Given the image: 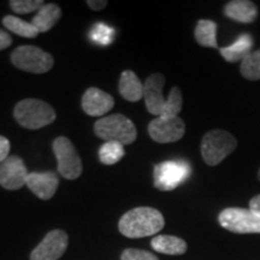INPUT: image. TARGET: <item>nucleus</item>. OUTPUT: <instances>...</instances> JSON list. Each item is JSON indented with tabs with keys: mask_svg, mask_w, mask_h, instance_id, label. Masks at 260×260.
Wrapping results in <instances>:
<instances>
[{
	"mask_svg": "<svg viewBox=\"0 0 260 260\" xmlns=\"http://www.w3.org/2000/svg\"><path fill=\"white\" fill-rule=\"evenodd\" d=\"M165 225L162 214L153 207H136L119 219V233L129 239L153 236Z\"/></svg>",
	"mask_w": 260,
	"mask_h": 260,
	"instance_id": "1",
	"label": "nucleus"
},
{
	"mask_svg": "<svg viewBox=\"0 0 260 260\" xmlns=\"http://www.w3.org/2000/svg\"><path fill=\"white\" fill-rule=\"evenodd\" d=\"M61 16V10L56 4H47L44 5L37 12V15L32 17L31 23L35 25L39 32L48 31L51 28H53L59 21Z\"/></svg>",
	"mask_w": 260,
	"mask_h": 260,
	"instance_id": "19",
	"label": "nucleus"
},
{
	"mask_svg": "<svg viewBox=\"0 0 260 260\" xmlns=\"http://www.w3.org/2000/svg\"><path fill=\"white\" fill-rule=\"evenodd\" d=\"M186 125L180 117H157L148 124V134L158 144H170L183 138Z\"/></svg>",
	"mask_w": 260,
	"mask_h": 260,
	"instance_id": "9",
	"label": "nucleus"
},
{
	"mask_svg": "<svg viewBox=\"0 0 260 260\" xmlns=\"http://www.w3.org/2000/svg\"><path fill=\"white\" fill-rule=\"evenodd\" d=\"M240 74L249 81L260 80V50L249 53L240 65Z\"/></svg>",
	"mask_w": 260,
	"mask_h": 260,
	"instance_id": "22",
	"label": "nucleus"
},
{
	"mask_svg": "<svg viewBox=\"0 0 260 260\" xmlns=\"http://www.w3.org/2000/svg\"><path fill=\"white\" fill-rule=\"evenodd\" d=\"M10 141L4 136H0V164L9 157Z\"/></svg>",
	"mask_w": 260,
	"mask_h": 260,
	"instance_id": "28",
	"label": "nucleus"
},
{
	"mask_svg": "<svg viewBox=\"0 0 260 260\" xmlns=\"http://www.w3.org/2000/svg\"><path fill=\"white\" fill-rule=\"evenodd\" d=\"M53 153L58 161V172L67 180H76L82 174V161L73 142L65 136L53 141Z\"/></svg>",
	"mask_w": 260,
	"mask_h": 260,
	"instance_id": "8",
	"label": "nucleus"
},
{
	"mask_svg": "<svg viewBox=\"0 0 260 260\" xmlns=\"http://www.w3.org/2000/svg\"><path fill=\"white\" fill-rule=\"evenodd\" d=\"M124 157V148L119 142L109 141L102 145L99 149V159L103 164L113 165Z\"/></svg>",
	"mask_w": 260,
	"mask_h": 260,
	"instance_id": "23",
	"label": "nucleus"
},
{
	"mask_svg": "<svg viewBox=\"0 0 260 260\" xmlns=\"http://www.w3.org/2000/svg\"><path fill=\"white\" fill-rule=\"evenodd\" d=\"M94 133L98 138L105 140V142L115 141L123 146L133 144L138 136L134 123L121 113L103 117L96 121L94 124Z\"/></svg>",
	"mask_w": 260,
	"mask_h": 260,
	"instance_id": "3",
	"label": "nucleus"
},
{
	"mask_svg": "<svg viewBox=\"0 0 260 260\" xmlns=\"http://www.w3.org/2000/svg\"><path fill=\"white\" fill-rule=\"evenodd\" d=\"M152 248L155 252L168 255H182L187 252V242L181 237L172 235L154 236L151 241Z\"/></svg>",
	"mask_w": 260,
	"mask_h": 260,
	"instance_id": "18",
	"label": "nucleus"
},
{
	"mask_svg": "<svg viewBox=\"0 0 260 260\" xmlns=\"http://www.w3.org/2000/svg\"><path fill=\"white\" fill-rule=\"evenodd\" d=\"M236 147L235 136L225 130L214 129L205 134L201 140V155L207 165L214 167L232 154Z\"/></svg>",
	"mask_w": 260,
	"mask_h": 260,
	"instance_id": "4",
	"label": "nucleus"
},
{
	"mask_svg": "<svg viewBox=\"0 0 260 260\" xmlns=\"http://www.w3.org/2000/svg\"><path fill=\"white\" fill-rule=\"evenodd\" d=\"M87 4H88V6L92 10H94V11H99V10H103L106 8L107 5V2H105V0H88L87 2Z\"/></svg>",
	"mask_w": 260,
	"mask_h": 260,
	"instance_id": "30",
	"label": "nucleus"
},
{
	"mask_svg": "<svg viewBox=\"0 0 260 260\" xmlns=\"http://www.w3.org/2000/svg\"><path fill=\"white\" fill-rule=\"evenodd\" d=\"M113 106H115L113 98L95 87L87 89L82 96V109L88 116H104L111 111Z\"/></svg>",
	"mask_w": 260,
	"mask_h": 260,
	"instance_id": "14",
	"label": "nucleus"
},
{
	"mask_svg": "<svg viewBox=\"0 0 260 260\" xmlns=\"http://www.w3.org/2000/svg\"><path fill=\"white\" fill-rule=\"evenodd\" d=\"M165 77L161 74H153L144 83V98L146 107L151 115L161 117L164 115L167 100L162 95Z\"/></svg>",
	"mask_w": 260,
	"mask_h": 260,
	"instance_id": "12",
	"label": "nucleus"
},
{
	"mask_svg": "<svg viewBox=\"0 0 260 260\" xmlns=\"http://www.w3.org/2000/svg\"><path fill=\"white\" fill-rule=\"evenodd\" d=\"M182 105H183L182 92L178 87H174L168 96L167 106H165V111L162 117H177L182 110Z\"/></svg>",
	"mask_w": 260,
	"mask_h": 260,
	"instance_id": "25",
	"label": "nucleus"
},
{
	"mask_svg": "<svg viewBox=\"0 0 260 260\" xmlns=\"http://www.w3.org/2000/svg\"><path fill=\"white\" fill-rule=\"evenodd\" d=\"M224 14L226 17L240 23L249 24L255 21L258 16V9L255 4L249 0H233L224 8Z\"/></svg>",
	"mask_w": 260,
	"mask_h": 260,
	"instance_id": "15",
	"label": "nucleus"
},
{
	"mask_svg": "<svg viewBox=\"0 0 260 260\" xmlns=\"http://www.w3.org/2000/svg\"><path fill=\"white\" fill-rule=\"evenodd\" d=\"M16 121L25 129L37 130L44 128L56 119L53 107L39 99H24L15 107Z\"/></svg>",
	"mask_w": 260,
	"mask_h": 260,
	"instance_id": "2",
	"label": "nucleus"
},
{
	"mask_svg": "<svg viewBox=\"0 0 260 260\" xmlns=\"http://www.w3.org/2000/svg\"><path fill=\"white\" fill-rule=\"evenodd\" d=\"M195 40L203 47L218 48L217 44V24L210 19H201L195 27Z\"/></svg>",
	"mask_w": 260,
	"mask_h": 260,
	"instance_id": "20",
	"label": "nucleus"
},
{
	"mask_svg": "<svg viewBox=\"0 0 260 260\" xmlns=\"http://www.w3.org/2000/svg\"><path fill=\"white\" fill-rule=\"evenodd\" d=\"M11 61L19 70L31 74H45L53 68L50 53L37 46H19L11 53Z\"/></svg>",
	"mask_w": 260,
	"mask_h": 260,
	"instance_id": "5",
	"label": "nucleus"
},
{
	"mask_svg": "<svg viewBox=\"0 0 260 260\" xmlns=\"http://www.w3.org/2000/svg\"><path fill=\"white\" fill-rule=\"evenodd\" d=\"M3 24L10 31L15 32V34L19 35V37L34 39L40 34L34 24L28 23V22L16 17V16H6V17L3 18Z\"/></svg>",
	"mask_w": 260,
	"mask_h": 260,
	"instance_id": "21",
	"label": "nucleus"
},
{
	"mask_svg": "<svg viewBox=\"0 0 260 260\" xmlns=\"http://www.w3.org/2000/svg\"><path fill=\"white\" fill-rule=\"evenodd\" d=\"M121 260H159L153 253L144 251V249L126 248L123 251L121 255Z\"/></svg>",
	"mask_w": 260,
	"mask_h": 260,
	"instance_id": "27",
	"label": "nucleus"
},
{
	"mask_svg": "<svg viewBox=\"0 0 260 260\" xmlns=\"http://www.w3.org/2000/svg\"><path fill=\"white\" fill-rule=\"evenodd\" d=\"M190 165L184 160H167L154 167V187L159 190H174L190 176Z\"/></svg>",
	"mask_w": 260,
	"mask_h": 260,
	"instance_id": "7",
	"label": "nucleus"
},
{
	"mask_svg": "<svg viewBox=\"0 0 260 260\" xmlns=\"http://www.w3.org/2000/svg\"><path fill=\"white\" fill-rule=\"evenodd\" d=\"M68 234L64 230H52L32 249L30 260H58L67 251Z\"/></svg>",
	"mask_w": 260,
	"mask_h": 260,
	"instance_id": "10",
	"label": "nucleus"
},
{
	"mask_svg": "<svg viewBox=\"0 0 260 260\" xmlns=\"http://www.w3.org/2000/svg\"><path fill=\"white\" fill-rule=\"evenodd\" d=\"M118 88L121 95L128 102L136 103L144 98V83L132 70H125L122 73Z\"/></svg>",
	"mask_w": 260,
	"mask_h": 260,
	"instance_id": "17",
	"label": "nucleus"
},
{
	"mask_svg": "<svg viewBox=\"0 0 260 260\" xmlns=\"http://www.w3.org/2000/svg\"><path fill=\"white\" fill-rule=\"evenodd\" d=\"M90 39L98 45L107 46L115 39V29L105 23H98L90 30Z\"/></svg>",
	"mask_w": 260,
	"mask_h": 260,
	"instance_id": "24",
	"label": "nucleus"
},
{
	"mask_svg": "<svg viewBox=\"0 0 260 260\" xmlns=\"http://www.w3.org/2000/svg\"><path fill=\"white\" fill-rule=\"evenodd\" d=\"M258 178H259V181H260V169H259V171H258Z\"/></svg>",
	"mask_w": 260,
	"mask_h": 260,
	"instance_id": "32",
	"label": "nucleus"
},
{
	"mask_svg": "<svg viewBox=\"0 0 260 260\" xmlns=\"http://www.w3.org/2000/svg\"><path fill=\"white\" fill-rule=\"evenodd\" d=\"M28 175L23 160L11 155L0 164V186L8 190H18L25 186Z\"/></svg>",
	"mask_w": 260,
	"mask_h": 260,
	"instance_id": "11",
	"label": "nucleus"
},
{
	"mask_svg": "<svg viewBox=\"0 0 260 260\" xmlns=\"http://www.w3.org/2000/svg\"><path fill=\"white\" fill-rule=\"evenodd\" d=\"M25 186L34 193L39 199L50 200L58 189L59 178L52 171L30 172L27 177Z\"/></svg>",
	"mask_w": 260,
	"mask_h": 260,
	"instance_id": "13",
	"label": "nucleus"
},
{
	"mask_svg": "<svg viewBox=\"0 0 260 260\" xmlns=\"http://www.w3.org/2000/svg\"><path fill=\"white\" fill-rule=\"evenodd\" d=\"M249 210L260 216V194L255 195V197L252 198L251 201H249Z\"/></svg>",
	"mask_w": 260,
	"mask_h": 260,
	"instance_id": "31",
	"label": "nucleus"
},
{
	"mask_svg": "<svg viewBox=\"0 0 260 260\" xmlns=\"http://www.w3.org/2000/svg\"><path fill=\"white\" fill-rule=\"evenodd\" d=\"M11 44H12L11 37H10L8 32L0 29V51L8 48Z\"/></svg>",
	"mask_w": 260,
	"mask_h": 260,
	"instance_id": "29",
	"label": "nucleus"
},
{
	"mask_svg": "<svg viewBox=\"0 0 260 260\" xmlns=\"http://www.w3.org/2000/svg\"><path fill=\"white\" fill-rule=\"evenodd\" d=\"M253 48V38L251 34H242L233 42L230 46L220 47L219 53L224 59L229 63H236L242 61L245 58L252 53Z\"/></svg>",
	"mask_w": 260,
	"mask_h": 260,
	"instance_id": "16",
	"label": "nucleus"
},
{
	"mask_svg": "<svg viewBox=\"0 0 260 260\" xmlns=\"http://www.w3.org/2000/svg\"><path fill=\"white\" fill-rule=\"evenodd\" d=\"M220 226L236 234H260V216L249 209L229 207L218 216Z\"/></svg>",
	"mask_w": 260,
	"mask_h": 260,
	"instance_id": "6",
	"label": "nucleus"
},
{
	"mask_svg": "<svg viewBox=\"0 0 260 260\" xmlns=\"http://www.w3.org/2000/svg\"><path fill=\"white\" fill-rule=\"evenodd\" d=\"M10 8H11L16 14H29L32 11H39L45 3L42 0H11L9 3Z\"/></svg>",
	"mask_w": 260,
	"mask_h": 260,
	"instance_id": "26",
	"label": "nucleus"
}]
</instances>
